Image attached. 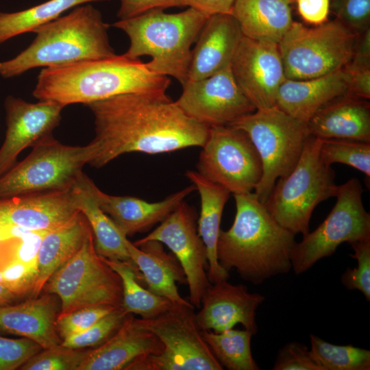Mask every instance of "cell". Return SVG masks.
I'll return each instance as SVG.
<instances>
[{
  "instance_id": "35",
  "label": "cell",
  "mask_w": 370,
  "mask_h": 370,
  "mask_svg": "<svg viewBox=\"0 0 370 370\" xmlns=\"http://www.w3.org/2000/svg\"><path fill=\"white\" fill-rule=\"evenodd\" d=\"M319 153L327 164L342 163L370 177V142L352 139H321Z\"/></svg>"
},
{
  "instance_id": "23",
  "label": "cell",
  "mask_w": 370,
  "mask_h": 370,
  "mask_svg": "<svg viewBox=\"0 0 370 370\" xmlns=\"http://www.w3.org/2000/svg\"><path fill=\"white\" fill-rule=\"evenodd\" d=\"M162 349L158 337L128 314L114 335L102 345L89 349L78 370H125L136 359L158 354Z\"/></svg>"
},
{
  "instance_id": "17",
  "label": "cell",
  "mask_w": 370,
  "mask_h": 370,
  "mask_svg": "<svg viewBox=\"0 0 370 370\" xmlns=\"http://www.w3.org/2000/svg\"><path fill=\"white\" fill-rule=\"evenodd\" d=\"M62 105L52 101L29 103L8 96L5 100L6 132L0 148V177L16 163L25 149L51 135L61 120Z\"/></svg>"
},
{
  "instance_id": "6",
  "label": "cell",
  "mask_w": 370,
  "mask_h": 370,
  "mask_svg": "<svg viewBox=\"0 0 370 370\" xmlns=\"http://www.w3.org/2000/svg\"><path fill=\"white\" fill-rule=\"evenodd\" d=\"M320 145L321 138L308 136L297 164L277 180L264 203L275 221L295 235L307 234L315 207L337 193L334 171L321 158Z\"/></svg>"
},
{
  "instance_id": "24",
  "label": "cell",
  "mask_w": 370,
  "mask_h": 370,
  "mask_svg": "<svg viewBox=\"0 0 370 370\" xmlns=\"http://www.w3.org/2000/svg\"><path fill=\"white\" fill-rule=\"evenodd\" d=\"M349 77L344 69L319 77L286 79L281 84L276 106L306 123L323 106L349 93Z\"/></svg>"
},
{
  "instance_id": "21",
  "label": "cell",
  "mask_w": 370,
  "mask_h": 370,
  "mask_svg": "<svg viewBox=\"0 0 370 370\" xmlns=\"http://www.w3.org/2000/svg\"><path fill=\"white\" fill-rule=\"evenodd\" d=\"M243 36L231 14L210 16L191 50L188 80L209 77L230 66Z\"/></svg>"
},
{
  "instance_id": "50",
  "label": "cell",
  "mask_w": 370,
  "mask_h": 370,
  "mask_svg": "<svg viewBox=\"0 0 370 370\" xmlns=\"http://www.w3.org/2000/svg\"><path fill=\"white\" fill-rule=\"evenodd\" d=\"M0 283L2 284V278H1V272H0Z\"/></svg>"
},
{
  "instance_id": "42",
  "label": "cell",
  "mask_w": 370,
  "mask_h": 370,
  "mask_svg": "<svg viewBox=\"0 0 370 370\" xmlns=\"http://www.w3.org/2000/svg\"><path fill=\"white\" fill-rule=\"evenodd\" d=\"M2 284L18 298L29 297L38 275L36 267L18 260L11 261L0 269Z\"/></svg>"
},
{
  "instance_id": "32",
  "label": "cell",
  "mask_w": 370,
  "mask_h": 370,
  "mask_svg": "<svg viewBox=\"0 0 370 370\" xmlns=\"http://www.w3.org/2000/svg\"><path fill=\"white\" fill-rule=\"evenodd\" d=\"M110 0H49L27 9L14 12H0V45L6 40L52 21L66 11L95 1Z\"/></svg>"
},
{
  "instance_id": "9",
  "label": "cell",
  "mask_w": 370,
  "mask_h": 370,
  "mask_svg": "<svg viewBox=\"0 0 370 370\" xmlns=\"http://www.w3.org/2000/svg\"><path fill=\"white\" fill-rule=\"evenodd\" d=\"M358 35L338 20L314 27L293 21L278 44L286 78L307 79L344 69Z\"/></svg>"
},
{
  "instance_id": "29",
  "label": "cell",
  "mask_w": 370,
  "mask_h": 370,
  "mask_svg": "<svg viewBox=\"0 0 370 370\" xmlns=\"http://www.w3.org/2000/svg\"><path fill=\"white\" fill-rule=\"evenodd\" d=\"M293 0H236L231 14L244 36L278 44L293 23Z\"/></svg>"
},
{
  "instance_id": "5",
  "label": "cell",
  "mask_w": 370,
  "mask_h": 370,
  "mask_svg": "<svg viewBox=\"0 0 370 370\" xmlns=\"http://www.w3.org/2000/svg\"><path fill=\"white\" fill-rule=\"evenodd\" d=\"M209 16L190 7L177 13L153 10L112 25L130 39L125 56H150L145 63L151 72L171 76L183 86L188 80L190 47Z\"/></svg>"
},
{
  "instance_id": "7",
  "label": "cell",
  "mask_w": 370,
  "mask_h": 370,
  "mask_svg": "<svg viewBox=\"0 0 370 370\" xmlns=\"http://www.w3.org/2000/svg\"><path fill=\"white\" fill-rule=\"evenodd\" d=\"M229 125L244 131L259 154L262 175L254 193L264 204L277 180L297 164L310 136L306 123L275 106L256 110Z\"/></svg>"
},
{
  "instance_id": "22",
  "label": "cell",
  "mask_w": 370,
  "mask_h": 370,
  "mask_svg": "<svg viewBox=\"0 0 370 370\" xmlns=\"http://www.w3.org/2000/svg\"><path fill=\"white\" fill-rule=\"evenodd\" d=\"M60 301L54 294L43 293L24 302L0 308V332L29 338L42 349L60 345L56 321Z\"/></svg>"
},
{
  "instance_id": "18",
  "label": "cell",
  "mask_w": 370,
  "mask_h": 370,
  "mask_svg": "<svg viewBox=\"0 0 370 370\" xmlns=\"http://www.w3.org/2000/svg\"><path fill=\"white\" fill-rule=\"evenodd\" d=\"M264 296L249 293L243 284L227 280L211 284L205 291L196 314L201 330L221 332L240 323L255 335L258 332L256 311Z\"/></svg>"
},
{
  "instance_id": "19",
  "label": "cell",
  "mask_w": 370,
  "mask_h": 370,
  "mask_svg": "<svg viewBox=\"0 0 370 370\" xmlns=\"http://www.w3.org/2000/svg\"><path fill=\"white\" fill-rule=\"evenodd\" d=\"M73 187L1 198L0 221L30 231L56 229L79 212Z\"/></svg>"
},
{
  "instance_id": "27",
  "label": "cell",
  "mask_w": 370,
  "mask_h": 370,
  "mask_svg": "<svg viewBox=\"0 0 370 370\" xmlns=\"http://www.w3.org/2000/svg\"><path fill=\"white\" fill-rule=\"evenodd\" d=\"M186 176L192 182L200 197L201 210L197 231L207 250L208 280L211 284L227 280L229 272L221 267L217 260V244L223 210L230 193L224 187L208 180L198 171H188Z\"/></svg>"
},
{
  "instance_id": "43",
  "label": "cell",
  "mask_w": 370,
  "mask_h": 370,
  "mask_svg": "<svg viewBox=\"0 0 370 370\" xmlns=\"http://www.w3.org/2000/svg\"><path fill=\"white\" fill-rule=\"evenodd\" d=\"M332 9L338 21L358 34L369 27L370 0H333Z\"/></svg>"
},
{
  "instance_id": "31",
  "label": "cell",
  "mask_w": 370,
  "mask_h": 370,
  "mask_svg": "<svg viewBox=\"0 0 370 370\" xmlns=\"http://www.w3.org/2000/svg\"><path fill=\"white\" fill-rule=\"evenodd\" d=\"M102 258L121 280V308L126 314H136L142 319H151L166 312L174 304L167 298L141 285V274L133 262Z\"/></svg>"
},
{
  "instance_id": "36",
  "label": "cell",
  "mask_w": 370,
  "mask_h": 370,
  "mask_svg": "<svg viewBox=\"0 0 370 370\" xmlns=\"http://www.w3.org/2000/svg\"><path fill=\"white\" fill-rule=\"evenodd\" d=\"M89 349H72L61 344L42 349L19 369L21 370H78L86 358Z\"/></svg>"
},
{
  "instance_id": "20",
  "label": "cell",
  "mask_w": 370,
  "mask_h": 370,
  "mask_svg": "<svg viewBox=\"0 0 370 370\" xmlns=\"http://www.w3.org/2000/svg\"><path fill=\"white\" fill-rule=\"evenodd\" d=\"M88 185L99 206L126 236L147 231L162 221L195 190L192 184L162 201L148 202L135 197L106 194L90 178Z\"/></svg>"
},
{
  "instance_id": "4",
  "label": "cell",
  "mask_w": 370,
  "mask_h": 370,
  "mask_svg": "<svg viewBox=\"0 0 370 370\" xmlns=\"http://www.w3.org/2000/svg\"><path fill=\"white\" fill-rule=\"evenodd\" d=\"M99 10L90 4L36 27L31 44L14 58L0 62V75L9 78L37 67H53L115 56Z\"/></svg>"
},
{
  "instance_id": "47",
  "label": "cell",
  "mask_w": 370,
  "mask_h": 370,
  "mask_svg": "<svg viewBox=\"0 0 370 370\" xmlns=\"http://www.w3.org/2000/svg\"><path fill=\"white\" fill-rule=\"evenodd\" d=\"M236 0H184L186 6L196 9L208 16L231 14Z\"/></svg>"
},
{
  "instance_id": "41",
  "label": "cell",
  "mask_w": 370,
  "mask_h": 370,
  "mask_svg": "<svg viewBox=\"0 0 370 370\" xmlns=\"http://www.w3.org/2000/svg\"><path fill=\"white\" fill-rule=\"evenodd\" d=\"M42 349L37 343L27 338L14 339L0 336V370L19 369Z\"/></svg>"
},
{
  "instance_id": "34",
  "label": "cell",
  "mask_w": 370,
  "mask_h": 370,
  "mask_svg": "<svg viewBox=\"0 0 370 370\" xmlns=\"http://www.w3.org/2000/svg\"><path fill=\"white\" fill-rule=\"evenodd\" d=\"M310 351L324 370H369L370 351L352 345H337L310 334Z\"/></svg>"
},
{
  "instance_id": "38",
  "label": "cell",
  "mask_w": 370,
  "mask_h": 370,
  "mask_svg": "<svg viewBox=\"0 0 370 370\" xmlns=\"http://www.w3.org/2000/svg\"><path fill=\"white\" fill-rule=\"evenodd\" d=\"M49 231H29L0 241V269L18 260L38 269V255L42 240Z\"/></svg>"
},
{
  "instance_id": "8",
  "label": "cell",
  "mask_w": 370,
  "mask_h": 370,
  "mask_svg": "<svg viewBox=\"0 0 370 370\" xmlns=\"http://www.w3.org/2000/svg\"><path fill=\"white\" fill-rule=\"evenodd\" d=\"M143 329L154 334L161 352L132 362L125 370H222L199 326L193 306L174 304L151 319H136Z\"/></svg>"
},
{
  "instance_id": "10",
  "label": "cell",
  "mask_w": 370,
  "mask_h": 370,
  "mask_svg": "<svg viewBox=\"0 0 370 370\" xmlns=\"http://www.w3.org/2000/svg\"><path fill=\"white\" fill-rule=\"evenodd\" d=\"M32 152L0 177V199L72 188L92 156L90 143L66 145L52 134L39 141Z\"/></svg>"
},
{
  "instance_id": "45",
  "label": "cell",
  "mask_w": 370,
  "mask_h": 370,
  "mask_svg": "<svg viewBox=\"0 0 370 370\" xmlns=\"http://www.w3.org/2000/svg\"><path fill=\"white\" fill-rule=\"evenodd\" d=\"M117 17L132 18L153 10H165L173 7L186 6L184 0H119Z\"/></svg>"
},
{
  "instance_id": "11",
  "label": "cell",
  "mask_w": 370,
  "mask_h": 370,
  "mask_svg": "<svg viewBox=\"0 0 370 370\" xmlns=\"http://www.w3.org/2000/svg\"><path fill=\"white\" fill-rule=\"evenodd\" d=\"M42 293L58 296L60 313L92 306L121 307L123 298L121 280L97 253L92 233L50 277Z\"/></svg>"
},
{
  "instance_id": "39",
  "label": "cell",
  "mask_w": 370,
  "mask_h": 370,
  "mask_svg": "<svg viewBox=\"0 0 370 370\" xmlns=\"http://www.w3.org/2000/svg\"><path fill=\"white\" fill-rule=\"evenodd\" d=\"M118 308L106 305L92 306L60 313L56 321L58 334L62 340L81 334Z\"/></svg>"
},
{
  "instance_id": "26",
  "label": "cell",
  "mask_w": 370,
  "mask_h": 370,
  "mask_svg": "<svg viewBox=\"0 0 370 370\" xmlns=\"http://www.w3.org/2000/svg\"><path fill=\"white\" fill-rule=\"evenodd\" d=\"M126 245L130 260L149 291L173 304L193 306L180 295L177 287V283L186 284L184 272L175 256L164 251L162 243L156 241L132 243L127 239Z\"/></svg>"
},
{
  "instance_id": "1",
  "label": "cell",
  "mask_w": 370,
  "mask_h": 370,
  "mask_svg": "<svg viewBox=\"0 0 370 370\" xmlns=\"http://www.w3.org/2000/svg\"><path fill=\"white\" fill-rule=\"evenodd\" d=\"M95 136L88 164L100 168L122 154L202 147L210 127L188 116L166 92L127 93L88 103Z\"/></svg>"
},
{
  "instance_id": "16",
  "label": "cell",
  "mask_w": 370,
  "mask_h": 370,
  "mask_svg": "<svg viewBox=\"0 0 370 370\" xmlns=\"http://www.w3.org/2000/svg\"><path fill=\"white\" fill-rule=\"evenodd\" d=\"M238 86L256 110L276 106L286 79L277 43L243 36L231 63Z\"/></svg>"
},
{
  "instance_id": "3",
  "label": "cell",
  "mask_w": 370,
  "mask_h": 370,
  "mask_svg": "<svg viewBox=\"0 0 370 370\" xmlns=\"http://www.w3.org/2000/svg\"><path fill=\"white\" fill-rule=\"evenodd\" d=\"M170 84L167 76L154 73L145 62L123 54L43 68L33 95L65 107L86 105L122 94L166 92Z\"/></svg>"
},
{
  "instance_id": "46",
  "label": "cell",
  "mask_w": 370,
  "mask_h": 370,
  "mask_svg": "<svg viewBox=\"0 0 370 370\" xmlns=\"http://www.w3.org/2000/svg\"><path fill=\"white\" fill-rule=\"evenodd\" d=\"M297 10L302 19L314 25L327 21L330 0H296Z\"/></svg>"
},
{
  "instance_id": "49",
  "label": "cell",
  "mask_w": 370,
  "mask_h": 370,
  "mask_svg": "<svg viewBox=\"0 0 370 370\" xmlns=\"http://www.w3.org/2000/svg\"><path fill=\"white\" fill-rule=\"evenodd\" d=\"M2 230H3V224H2V222L0 221V241L2 238Z\"/></svg>"
},
{
  "instance_id": "14",
  "label": "cell",
  "mask_w": 370,
  "mask_h": 370,
  "mask_svg": "<svg viewBox=\"0 0 370 370\" xmlns=\"http://www.w3.org/2000/svg\"><path fill=\"white\" fill-rule=\"evenodd\" d=\"M197 214L182 201L160 225L135 243L156 241L165 245L179 261L189 290V302L199 308L202 297L211 284L207 271L206 246L197 231Z\"/></svg>"
},
{
  "instance_id": "44",
  "label": "cell",
  "mask_w": 370,
  "mask_h": 370,
  "mask_svg": "<svg viewBox=\"0 0 370 370\" xmlns=\"http://www.w3.org/2000/svg\"><path fill=\"white\" fill-rule=\"evenodd\" d=\"M273 370H324L310 349L298 342L286 344L278 352Z\"/></svg>"
},
{
  "instance_id": "33",
  "label": "cell",
  "mask_w": 370,
  "mask_h": 370,
  "mask_svg": "<svg viewBox=\"0 0 370 370\" xmlns=\"http://www.w3.org/2000/svg\"><path fill=\"white\" fill-rule=\"evenodd\" d=\"M202 330L203 336L221 365L229 370H259L251 351V332L233 328L221 332Z\"/></svg>"
},
{
  "instance_id": "2",
  "label": "cell",
  "mask_w": 370,
  "mask_h": 370,
  "mask_svg": "<svg viewBox=\"0 0 370 370\" xmlns=\"http://www.w3.org/2000/svg\"><path fill=\"white\" fill-rule=\"evenodd\" d=\"M234 197V222L227 230H221L217 241L219 264L254 285L288 273L295 234L275 221L254 192Z\"/></svg>"
},
{
  "instance_id": "28",
  "label": "cell",
  "mask_w": 370,
  "mask_h": 370,
  "mask_svg": "<svg viewBox=\"0 0 370 370\" xmlns=\"http://www.w3.org/2000/svg\"><path fill=\"white\" fill-rule=\"evenodd\" d=\"M92 233L86 218L79 211L68 222L45 235L38 255L36 280L29 297L42 293L50 277L81 249Z\"/></svg>"
},
{
  "instance_id": "40",
  "label": "cell",
  "mask_w": 370,
  "mask_h": 370,
  "mask_svg": "<svg viewBox=\"0 0 370 370\" xmlns=\"http://www.w3.org/2000/svg\"><path fill=\"white\" fill-rule=\"evenodd\" d=\"M354 250L350 256L357 260V267L347 268L341 276V282L349 290L360 291L370 301V238L349 244Z\"/></svg>"
},
{
  "instance_id": "30",
  "label": "cell",
  "mask_w": 370,
  "mask_h": 370,
  "mask_svg": "<svg viewBox=\"0 0 370 370\" xmlns=\"http://www.w3.org/2000/svg\"><path fill=\"white\" fill-rule=\"evenodd\" d=\"M88 177L84 173L73 187L77 208L86 218L97 253L107 259L132 262L127 249V236L99 206L90 193Z\"/></svg>"
},
{
  "instance_id": "48",
  "label": "cell",
  "mask_w": 370,
  "mask_h": 370,
  "mask_svg": "<svg viewBox=\"0 0 370 370\" xmlns=\"http://www.w3.org/2000/svg\"><path fill=\"white\" fill-rule=\"evenodd\" d=\"M17 299L16 295L0 283V308L14 304Z\"/></svg>"
},
{
  "instance_id": "12",
  "label": "cell",
  "mask_w": 370,
  "mask_h": 370,
  "mask_svg": "<svg viewBox=\"0 0 370 370\" xmlns=\"http://www.w3.org/2000/svg\"><path fill=\"white\" fill-rule=\"evenodd\" d=\"M362 192L360 182L355 177L338 186L331 212L293 247L291 260L295 274L306 272L319 260L332 256L343 243L370 238V214L364 207Z\"/></svg>"
},
{
  "instance_id": "15",
  "label": "cell",
  "mask_w": 370,
  "mask_h": 370,
  "mask_svg": "<svg viewBox=\"0 0 370 370\" xmlns=\"http://www.w3.org/2000/svg\"><path fill=\"white\" fill-rule=\"evenodd\" d=\"M175 101L195 121L208 127L229 125L256 109L236 82L231 65L203 79L187 80Z\"/></svg>"
},
{
  "instance_id": "37",
  "label": "cell",
  "mask_w": 370,
  "mask_h": 370,
  "mask_svg": "<svg viewBox=\"0 0 370 370\" xmlns=\"http://www.w3.org/2000/svg\"><path fill=\"white\" fill-rule=\"evenodd\" d=\"M127 314L119 307L102 317L84 332L62 340L61 345L72 349L97 347L116 333Z\"/></svg>"
},
{
  "instance_id": "25",
  "label": "cell",
  "mask_w": 370,
  "mask_h": 370,
  "mask_svg": "<svg viewBox=\"0 0 370 370\" xmlns=\"http://www.w3.org/2000/svg\"><path fill=\"white\" fill-rule=\"evenodd\" d=\"M309 135L321 139L370 142V108L367 99L346 94L328 103L306 123Z\"/></svg>"
},
{
  "instance_id": "13",
  "label": "cell",
  "mask_w": 370,
  "mask_h": 370,
  "mask_svg": "<svg viewBox=\"0 0 370 370\" xmlns=\"http://www.w3.org/2000/svg\"><path fill=\"white\" fill-rule=\"evenodd\" d=\"M198 172L233 195L254 192L262 175L259 154L248 135L231 125L209 128Z\"/></svg>"
}]
</instances>
